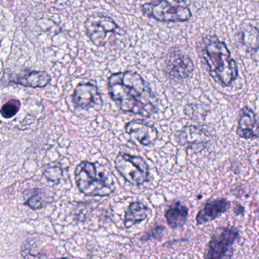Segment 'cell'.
I'll list each match as a JSON object with an SVG mask.
<instances>
[{
  "label": "cell",
  "mask_w": 259,
  "mask_h": 259,
  "mask_svg": "<svg viewBox=\"0 0 259 259\" xmlns=\"http://www.w3.org/2000/svg\"><path fill=\"white\" fill-rule=\"evenodd\" d=\"M109 95L121 111L150 117L158 110V101L148 83L138 72L112 74L107 80Z\"/></svg>",
  "instance_id": "cell-1"
},
{
  "label": "cell",
  "mask_w": 259,
  "mask_h": 259,
  "mask_svg": "<svg viewBox=\"0 0 259 259\" xmlns=\"http://www.w3.org/2000/svg\"><path fill=\"white\" fill-rule=\"evenodd\" d=\"M200 57L209 75L223 87H228L239 76L236 62L224 42L216 36L203 37L198 45Z\"/></svg>",
  "instance_id": "cell-2"
},
{
  "label": "cell",
  "mask_w": 259,
  "mask_h": 259,
  "mask_svg": "<svg viewBox=\"0 0 259 259\" xmlns=\"http://www.w3.org/2000/svg\"><path fill=\"white\" fill-rule=\"evenodd\" d=\"M75 179L80 192L88 196H108L115 190L113 177L98 163L81 162L75 167Z\"/></svg>",
  "instance_id": "cell-3"
},
{
  "label": "cell",
  "mask_w": 259,
  "mask_h": 259,
  "mask_svg": "<svg viewBox=\"0 0 259 259\" xmlns=\"http://www.w3.org/2000/svg\"><path fill=\"white\" fill-rule=\"evenodd\" d=\"M145 16L160 22H185L192 18L190 10L177 0H153L142 7Z\"/></svg>",
  "instance_id": "cell-4"
},
{
  "label": "cell",
  "mask_w": 259,
  "mask_h": 259,
  "mask_svg": "<svg viewBox=\"0 0 259 259\" xmlns=\"http://www.w3.org/2000/svg\"><path fill=\"white\" fill-rule=\"evenodd\" d=\"M84 28L86 35L97 47L105 46L112 34L122 36L125 34L112 18L101 13L89 16L84 22Z\"/></svg>",
  "instance_id": "cell-5"
},
{
  "label": "cell",
  "mask_w": 259,
  "mask_h": 259,
  "mask_svg": "<svg viewBox=\"0 0 259 259\" xmlns=\"http://www.w3.org/2000/svg\"><path fill=\"white\" fill-rule=\"evenodd\" d=\"M114 163L116 170L130 184L141 186L148 181L149 167L142 157L119 153Z\"/></svg>",
  "instance_id": "cell-6"
},
{
  "label": "cell",
  "mask_w": 259,
  "mask_h": 259,
  "mask_svg": "<svg viewBox=\"0 0 259 259\" xmlns=\"http://www.w3.org/2000/svg\"><path fill=\"white\" fill-rule=\"evenodd\" d=\"M239 237V230L234 227H219L217 229L206 246L204 258L230 257L229 252Z\"/></svg>",
  "instance_id": "cell-7"
},
{
  "label": "cell",
  "mask_w": 259,
  "mask_h": 259,
  "mask_svg": "<svg viewBox=\"0 0 259 259\" xmlns=\"http://www.w3.org/2000/svg\"><path fill=\"white\" fill-rule=\"evenodd\" d=\"M194 70L195 65L189 56L174 48L169 51L163 63V72L169 79H186L192 75Z\"/></svg>",
  "instance_id": "cell-8"
},
{
  "label": "cell",
  "mask_w": 259,
  "mask_h": 259,
  "mask_svg": "<svg viewBox=\"0 0 259 259\" xmlns=\"http://www.w3.org/2000/svg\"><path fill=\"white\" fill-rule=\"evenodd\" d=\"M210 130L203 125H189L184 127L179 133V143L187 149H202L211 139Z\"/></svg>",
  "instance_id": "cell-9"
},
{
  "label": "cell",
  "mask_w": 259,
  "mask_h": 259,
  "mask_svg": "<svg viewBox=\"0 0 259 259\" xmlns=\"http://www.w3.org/2000/svg\"><path fill=\"white\" fill-rule=\"evenodd\" d=\"M125 132L135 143L143 146H149L155 143L158 139V131L152 124L142 119L130 121L125 127Z\"/></svg>",
  "instance_id": "cell-10"
},
{
  "label": "cell",
  "mask_w": 259,
  "mask_h": 259,
  "mask_svg": "<svg viewBox=\"0 0 259 259\" xmlns=\"http://www.w3.org/2000/svg\"><path fill=\"white\" fill-rule=\"evenodd\" d=\"M72 98L75 108L80 110H87L102 105V99L98 88L90 82L78 84L74 91Z\"/></svg>",
  "instance_id": "cell-11"
},
{
  "label": "cell",
  "mask_w": 259,
  "mask_h": 259,
  "mask_svg": "<svg viewBox=\"0 0 259 259\" xmlns=\"http://www.w3.org/2000/svg\"><path fill=\"white\" fill-rule=\"evenodd\" d=\"M236 133L244 139H259V119L248 106L242 107L239 112Z\"/></svg>",
  "instance_id": "cell-12"
},
{
  "label": "cell",
  "mask_w": 259,
  "mask_h": 259,
  "mask_svg": "<svg viewBox=\"0 0 259 259\" xmlns=\"http://www.w3.org/2000/svg\"><path fill=\"white\" fill-rule=\"evenodd\" d=\"M231 208V203L226 198H219L206 203L196 215L197 225H202L214 221Z\"/></svg>",
  "instance_id": "cell-13"
},
{
  "label": "cell",
  "mask_w": 259,
  "mask_h": 259,
  "mask_svg": "<svg viewBox=\"0 0 259 259\" xmlns=\"http://www.w3.org/2000/svg\"><path fill=\"white\" fill-rule=\"evenodd\" d=\"M13 84L31 89H43L51 81V76L45 71H28L10 79Z\"/></svg>",
  "instance_id": "cell-14"
},
{
  "label": "cell",
  "mask_w": 259,
  "mask_h": 259,
  "mask_svg": "<svg viewBox=\"0 0 259 259\" xmlns=\"http://www.w3.org/2000/svg\"><path fill=\"white\" fill-rule=\"evenodd\" d=\"M236 39L247 53L259 51V28L251 25H242L236 34Z\"/></svg>",
  "instance_id": "cell-15"
},
{
  "label": "cell",
  "mask_w": 259,
  "mask_h": 259,
  "mask_svg": "<svg viewBox=\"0 0 259 259\" xmlns=\"http://www.w3.org/2000/svg\"><path fill=\"white\" fill-rule=\"evenodd\" d=\"M189 217V207L177 201L170 204L165 212V218L168 226L172 229L183 227Z\"/></svg>",
  "instance_id": "cell-16"
},
{
  "label": "cell",
  "mask_w": 259,
  "mask_h": 259,
  "mask_svg": "<svg viewBox=\"0 0 259 259\" xmlns=\"http://www.w3.org/2000/svg\"><path fill=\"white\" fill-rule=\"evenodd\" d=\"M150 214V210L140 201L131 203L125 211L124 226L125 228H131L133 226L145 221Z\"/></svg>",
  "instance_id": "cell-17"
},
{
  "label": "cell",
  "mask_w": 259,
  "mask_h": 259,
  "mask_svg": "<svg viewBox=\"0 0 259 259\" xmlns=\"http://www.w3.org/2000/svg\"><path fill=\"white\" fill-rule=\"evenodd\" d=\"M25 205L34 210L44 208L49 203V198L41 189H30L24 192Z\"/></svg>",
  "instance_id": "cell-18"
},
{
  "label": "cell",
  "mask_w": 259,
  "mask_h": 259,
  "mask_svg": "<svg viewBox=\"0 0 259 259\" xmlns=\"http://www.w3.org/2000/svg\"><path fill=\"white\" fill-rule=\"evenodd\" d=\"M43 174L48 181L58 183L63 177V169L58 165L48 164L44 166Z\"/></svg>",
  "instance_id": "cell-19"
},
{
  "label": "cell",
  "mask_w": 259,
  "mask_h": 259,
  "mask_svg": "<svg viewBox=\"0 0 259 259\" xmlns=\"http://www.w3.org/2000/svg\"><path fill=\"white\" fill-rule=\"evenodd\" d=\"M21 108V102L19 100L13 99L4 104L1 109V114L5 119H11L14 117Z\"/></svg>",
  "instance_id": "cell-20"
},
{
  "label": "cell",
  "mask_w": 259,
  "mask_h": 259,
  "mask_svg": "<svg viewBox=\"0 0 259 259\" xmlns=\"http://www.w3.org/2000/svg\"><path fill=\"white\" fill-rule=\"evenodd\" d=\"M165 233V227L163 226H157L153 228L148 234L142 238V240L148 241L151 239H160L163 237Z\"/></svg>",
  "instance_id": "cell-21"
},
{
  "label": "cell",
  "mask_w": 259,
  "mask_h": 259,
  "mask_svg": "<svg viewBox=\"0 0 259 259\" xmlns=\"http://www.w3.org/2000/svg\"><path fill=\"white\" fill-rule=\"evenodd\" d=\"M233 210H234V213L236 216H240V215L243 216L245 213V208L243 206L241 205V204L238 202H236V205H235Z\"/></svg>",
  "instance_id": "cell-22"
},
{
  "label": "cell",
  "mask_w": 259,
  "mask_h": 259,
  "mask_svg": "<svg viewBox=\"0 0 259 259\" xmlns=\"http://www.w3.org/2000/svg\"><path fill=\"white\" fill-rule=\"evenodd\" d=\"M257 164L259 165V159H258V160H257Z\"/></svg>",
  "instance_id": "cell-23"
},
{
  "label": "cell",
  "mask_w": 259,
  "mask_h": 259,
  "mask_svg": "<svg viewBox=\"0 0 259 259\" xmlns=\"http://www.w3.org/2000/svg\"><path fill=\"white\" fill-rule=\"evenodd\" d=\"M258 216H259V207H258Z\"/></svg>",
  "instance_id": "cell-24"
}]
</instances>
